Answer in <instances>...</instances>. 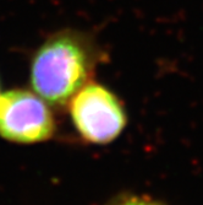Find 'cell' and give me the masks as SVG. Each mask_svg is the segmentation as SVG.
<instances>
[{"mask_svg": "<svg viewBox=\"0 0 203 205\" xmlns=\"http://www.w3.org/2000/svg\"><path fill=\"white\" fill-rule=\"evenodd\" d=\"M119 205H161V204H158V203L152 201V200H147V199L132 198V199H127V200L123 201Z\"/></svg>", "mask_w": 203, "mask_h": 205, "instance_id": "obj_4", "label": "cell"}, {"mask_svg": "<svg viewBox=\"0 0 203 205\" xmlns=\"http://www.w3.org/2000/svg\"><path fill=\"white\" fill-rule=\"evenodd\" d=\"M102 55L86 32L64 29L38 47L29 66L34 92L53 106H64L89 83Z\"/></svg>", "mask_w": 203, "mask_h": 205, "instance_id": "obj_1", "label": "cell"}, {"mask_svg": "<svg viewBox=\"0 0 203 205\" xmlns=\"http://www.w3.org/2000/svg\"><path fill=\"white\" fill-rule=\"evenodd\" d=\"M70 113L80 134L96 144L113 141L126 124L119 98L96 83H88L71 98Z\"/></svg>", "mask_w": 203, "mask_h": 205, "instance_id": "obj_2", "label": "cell"}, {"mask_svg": "<svg viewBox=\"0 0 203 205\" xmlns=\"http://www.w3.org/2000/svg\"><path fill=\"white\" fill-rule=\"evenodd\" d=\"M55 123L47 102L36 92L14 88L0 95V136L18 144L50 139Z\"/></svg>", "mask_w": 203, "mask_h": 205, "instance_id": "obj_3", "label": "cell"}]
</instances>
